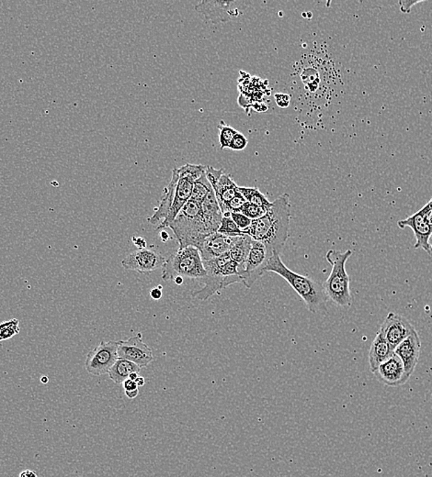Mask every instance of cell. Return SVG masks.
<instances>
[{
	"label": "cell",
	"instance_id": "26",
	"mask_svg": "<svg viewBox=\"0 0 432 477\" xmlns=\"http://www.w3.org/2000/svg\"><path fill=\"white\" fill-rule=\"evenodd\" d=\"M218 234L224 235L227 237H240L245 235L243 232L238 228L237 224L235 221L232 220L230 213H226L223 215V218H222L221 225L219 227Z\"/></svg>",
	"mask_w": 432,
	"mask_h": 477
},
{
	"label": "cell",
	"instance_id": "38",
	"mask_svg": "<svg viewBox=\"0 0 432 477\" xmlns=\"http://www.w3.org/2000/svg\"><path fill=\"white\" fill-rule=\"evenodd\" d=\"M138 394H139L138 389H135V390H132V391H125V394H126V397H128V399H135V397L138 396Z\"/></svg>",
	"mask_w": 432,
	"mask_h": 477
},
{
	"label": "cell",
	"instance_id": "15",
	"mask_svg": "<svg viewBox=\"0 0 432 477\" xmlns=\"http://www.w3.org/2000/svg\"><path fill=\"white\" fill-rule=\"evenodd\" d=\"M376 379L388 387H399L410 379L406 374L402 361L396 354L379 365L374 373Z\"/></svg>",
	"mask_w": 432,
	"mask_h": 477
},
{
	"label": "cell",
	"instance_id": "20",
	"mask_svg": "<svg viewBox=\"0 0 432 477\" xmlns=\"http://www.w3.org/2000/svg\"><path fill=\"white\" fill-rule=\"evenodd\" d=\"M394 354V348L385 339L382 332L378 331L369 351L368 359L372 373L374 374L379 365L393 356Z\"/></svg>",
	"mask_w": 432,
	"mask_h": 477
},
{
	"label": "cell",
	"instance_id": "34",
	"mask_svg": "<svg viewBox=\"0 0 432 477\" xmlns=\"http://www.w3.org/2000/svg\"><path fill=\"white\" fill-rule=\"evenodd\" d=\"M419 1H399L400 10L403 13H410L412 6L419 4Z\"/></svg>",
	"mask_w": 432,
	"mask_h": 477
},
{
	"label": "cell",
	"instance_id": "31",
	"mask_svg": "<svg viewBox=\"0 0 432 477\" xmlns=\"http://www.w3.org/2000/svg\"><path fill=\"white\" fill-rule=\"evenodd\" d=\"M230 216H231L232 220L235 221L238 228L242 232L246 231L247 229H249V227L251 226L253 220H250L249 218H247V216L242 214L241 212L230 213Z\"/></svg>",
	"mask_w": 432,
	"mask_h": 477
},
{
	"label": "cell",
	"instance_id": "29",
	"mask_svg": "<svg viewBox=\"0 0 432 477\" xmlns=\"http://www.w3.org/2000/svg\"><path fill=\"white\" fill-rule=\"evenodd\" d=\"M240 212L247 216V218H249L250 220H255L263 217L265 214L266 210L247 201L245 205L241 209Z\"/></svg>",
	"mask_w": 432,
	"mask_h": 477
},
{
	"label": "cell",
	"instance_id": "37",
	"mask_svg": "<svg viewBox=\"0 0 432 477\" xmlns=\"http://www.w3.org/2000/svg\"><path fill=\"white\" fill-rule=\"evenodd\" d=\"M150 297L155 300H159L162 297V286H158V288L152 289L150 291Z\"/></svg>",
	"mask_w": 432,
	"mask_h": 477
},
{
	"label": "cell",
	"instance_id": "45",
	"mask_svg": "<svg viewBox=\"0 0 432 477\" xmlns=\"http://www.w3.org/2000/svg\"><path fill=\"white\" fill-rule=\"evenodd\" d=\"M41 381H42V383H44V384H47V382H48L47 377V376L42 377Z\"/></svg>",
	"mask_w": 432,
	"mask_h": 477
},
{
	"label": "cell",
	"instance_id": "12",
	"mask_svg": "<svg viewBox=\"0 0 432 477\" xmlns=\"http://www.w3.org/2000/svg\"><path fill=\"white\" fill-rule=\"evenodd\" d=\"M141 332L126 340L118 342V357L135 363L139 367H146L154 361L153 352L147 343L143 342Z\"/></svg>",
	"mask_w": 432,
	"mask_h": 477
},
{
	"label": "cell",
	"instance_id": "10",
	"mask_svg": "<svg viewBox=\"0 0 432 477\" xmlns=\"http://www.w3.org/2000/svg\"><path fill=\"white\" fill-rule=\"evenodd\" d=\"M269 258L271 257L265 245L260 241L252 240L251 250L244 265L243 272L240 275L243 285L246 288H251L253 285L265 274Z\"/></svg>",
	"mask_w": 432,
	"mask_h": 477
},
{
	"label": "cell",
	"instance_id": "32",
	"mask_svg": "<svg viewBox=\"0 0 432 477\" xmlns=\"http://www.w3.org/2000/svg\"><path fill=\"white\" fill-rule=\"evenodd\" d=\"M247 144H249V141H247L246 136L241 132H238L234 139H233L231 144H230L229 149L232 150H242L246 149Z\"/></svg>",
	"mask_w": 432,
	"mask_h": 477
},
{
	"label": "cell",
	"instance_id": "19",
	"mask_svg": "<svg viewBox=\"0 0 432 477\" xmlns=\"http://www.w3.org/2000/svg\"><path fill=\"white\" fill-rule=\"evenodd\" d=\"M201 209L207 231L210 234L217 232L221 225L222 218H223V212L216 200L214 190H212L206 200L201 202Z\"/></svg>",
	"mask_w": 432,
	"mask_h": 477
},
{
	"label": "cell",
	"instance_id": "7",
	"mask_svg": "<svg viewBox=\"0 0 432 477\" xmlns=\"http://www.w3.org/2000/svg\"><path fill=\"white\" fill-rule=\"evenodd\" d=\"M178 169L180 178H178L177 187H176L174 200H173L169 215H167L166 220L158 227V229L169 228L170 223L175 220L178 212L192 198L193 184L197 179L206 174V166H201V164H187Z\"/></svg>",
	"mask_w": 432,
	"mask_h": 477
},
{
	"label": "cell",
	"instance_id": "4",
	"mask_svg": "<svg viewBox=\"0 0 432 477\" xmlns=\"http://www.w3.org/2000/svg\"><path fill=\"white\" fill-rule=\"evenodd\" d=\"M201 203L190 200L170 223L169 228L177 238L180 248L192 246L199 250L210 234L201 216Z\"/></svg>",
	"mask_w": 432,
	"mask_h": 477
},
{
	"label": "cell",
	"instance_id": "3",
	"mask_svg": "<svg viewBox=\"0 0 432 477\" xmlns=\"http://www.w3.org/2000/svg\"><path fill=\"white\" fill-rule=\"evenodd\" d=\"M203 263L206 275L200 280L204 286L192 292V296L196 300L206 301L227 286L242 283L238 272L240 265L230 258L229 252L215 259L203 261Z\"/></svg>",
	"mask_w": 432,
	"mask_h": 477
},
{
	"label": "cell",
	"instance_id": "27",
	"mask_svg": "<svg viewBox=\"0 0 432 477\" xmlns=\"http://www.w3.org/2000/svg\"><path fill=\"white\" fill-rule=\"evenodd\" d=\"M219 130V143H220L221 148H229L230 144L235 135L238 132L234 128L227 125L226 122L221 121L217 125Z\"/></svg>",
	"mask_w": 432,
	"mask_h": 477
},
{
	"label": "cell",
	"instance_id": "18",
	"mask_svg": "<svg viewBox=\"0 0 432 477\" xmlns=\"http://www.w3.org/2000/svg\"><path fill=\"white\" fill-rule=\"evenodd\" d=\"M180 174H178V169L174 168L172 170V177L170 179L169 184L166 189H164L163 195H162L160 202L158 208L156 209L154 214L149 218V221L152 225L159 226L167 217L170 208H172L173 200H174L175 189L177 187Z\"/></svg>",
	"mask_w": 432,
	"mask_h": 477
},
{
	"label": "cell",
	"instance_id": "16",
	"mask_svg": "<svg viewBox=\"0 0 432 477\" xmlns=\"http://www.w3.org/2000/svg\"><path fill=\"white\" fill-rule=\"evenodd\" d=\"M420 350H422V340L417 331L412 332L411 335H409L394 349V354L402 361L406 373L409 377L413 374L419 363Z\"/></svg>",
	"mask_w": 432,
	"mask_h": 477
},
{
	"label": "cell",
	"instance_id": "17",
	"mask_svg": "<svg viewBox=\"0 0 432 477\" xmlns=\"http://www.w3.org/2000/svg\"><path fill=\"white\" fill-rule=\"evenodd\" d=\"M234 238L224 236L218 232L209 234L204 238L201 248L199 249L201 259L208 261L226 254L232 245Z\"/></svg>",
	"mask_w": 432,
	"mask_h": 477
},
{
	"label": "cell",
	"instance_id": "22",
	"mask_svg": "<svg viewBox=\"0 0 432 477\" xmlns=\"http://www.w3.org/2000/svg\"><path fill=\"white\" fill-rule=\"evenodd\" d=\"M251 244L252 238L247 235H243V236L235 237L232 245L230 247L229 257L240 265V268H238L240 275L243 272L244 265H245L250 250H251Z\"/></svg>",
	"mask_w": 432,
	"mask_h": 477
},
{
	"label": "cell",
	"instance_id": "41",
	"mask_svg": "<svg viewBox=\"0 0 432 477\" xmlns=\"http://www.w3.org/2000/svg\"><path fill=\"white\" fill-rule=\"evenodd\" d=\"M176 285L181 286L183 284V278L181 277H176L174 280Z\"/></svg>",
	"mask_w": 432,
	"mask_h": 477
},
{
	"label": "cell",
	"instance_id": "40",
	"mask_svg": "<svg viewBox=\"0 0 432 477\" xmlns=\"http://www.w3.org/2000/svg\"><path fill=\"white\" fill-rule=\"evenodd\" d=\"M135 382L136 383V385H138V387L140 388L143 387L144 383H146V380H144L143 376H138V379H136Z\"/></svg>",
	"mask_w": 432,
	"mask_h": 477
},
{
	"label": "cell",
	"instance_id": "11",
	"mask_svg": "<svg viewBox=\"0 0 432 477\" xmlns=\"http://www.w3.org/2000/svg\"><path fill=\"white\" fill-rule=\"evenodd\" d=\"M432 210V198L419 211L415 213L406 220H399L397 226L400 229H405L406 227L410 228L414 232L416 238V243L414 248H422L431 257V250L429 244V238L432 234V225L428 223L426 216Z\"/></svg>",
	"mask_w": 432,
	"mask_h": 477
},
{
	"label": "cell",
	"instance_id": "13",
	"mask_svg": "<svg viewBox=\"0 0 432 477\" xmlns=\"http://www.w3.org/2000/svg\"><path fill=\"white\" fill-rule=\"evenodd\" d=\"M166 261V258L158 252L142 249L127 255L122 261V266L131 271L147 274V272H154L156 270L163 268Z\"/></svg>",
	"mask_w": 432,
	"mask_h": 477
},
{
	"label": "cell",
	"instance_id": "1",
	"mask_svg": "<svg viewBox=\"0 0 432 477\" xmlns=\"http://www.w3.org/2000/svg\"><path fill=\"white\" fill-rule=\"evenodd\" d=\"M291 203L288 194L281 195L263 217L252 221L243 234L265 245L269 257L280 254L289 238Z\"/></svg>",
	"mask_w": 432,
	"mask_h": 477
},
{
	"label": "cell",
	"instance_id": "35",
	"mask_svg": "<svg viewBox=\"0 0 432 477\" xmlns=\"http://www.w3.org/2000/svg\"><path fill=\"white\" fill-rule=\"evenodd\" d=\"M132 241L138 250L147 249V241L144 238L133 236Z\"/></svg>",
	"mask_w": 432,
	"mask_h": 477
},
{
	"label": "cell",
	"instance_id": "39",
	"mask_svg": "<svg viewBox=\"0 0 432 477\" xmlns=\"http://www.w3.org/2000/svg\"><path fill=\"white\" fill-rule=\"evenodd\" d=\"M19 477H38L36 474L31 470H25L24 472L19 474Z\"/></svg>",
	"mask_w": 432,
	"mask_h": 477
},
{
	"label": "cell",
	"instance_id": "25",
	"mask_svg": "<svg viewBox=\"0 0 432 477\" xmlns=\"http://www.w3.org/2000/svg\"><path fill=\"white\" fill-rule=\"evenodd\" d=\"M212 190L214 189H213L211 184H210L208 179H207L206 175L204 174L194 182L190 200L201 203L206 200V198L210 194Z\"/></svg>",
	"mask_w": 432,
	"mask_h": 477
},
{
	"label": "cell",
	"instance_id": "44",
	"mask_svg": "<svg viewBox=\"0 0 432 477\" xmlns=\"http://www.w3.org/2000/svg\"><path fill=\"white\" fill-rule=\"evenodd\" d=\"M161 237L163 238V241H166L167 238H169V234L167 232H162Z\"/></svg>",
	"mask_w": 432,
	"mask_h": 477
},
{
	"label": "cell",
	"instance_id": "24",
	"mask_svg": "<svg viewBox=\"0 0 432 477\" xmlns=\"http://www.w3.org/2000/svg\"><path fill=\"white\" fill-rule=\"evenodd\" d=\"M238 191L246 198L247 202L260 207V208L265 209L266 211L272 205V203L269 202L265 195H263L257 187H238Z\"/></svg>",
	"mask_w": 432,
	"mask_h": 477
},
{
	"label": "cell",
	"instance_id": "33",
	"mask_svg": "<svg viewBox=\"0 0 432 477\" xmlns=\"http://www.w3.org/2000/svg\"><path fill=\"white\" fill-rule=\"evenodd\" d=\"M224 174V170L215 169L214 168V167L212 166H206V177L207 179H208V181L210 182V184H211L212 187H214L216 183H217L219 179H220L222 175H223Z\"/></svg>",
	"mask_w": 432,
	"mask_h": 477
},
{
	"label": "cell",
	"instance_id": "28",
	"mask_svg": "<svg viewBox=\"0 0 432 477\" xmlns=\"http://www.w3.org/2000/svg\"><path fill=\"white\" fill-rule=\"evenodd\" d=\"M21 331L19 322L17 319H13L0 323V342L11 339Z\"/></svg>",
	"mask_w": 432,
	"mask_h": 477
},
{
	"label": "cell",
	"instance_id": "42",
	"mask_svg": "<svg viewBox=\"0 0 432 477\" xmlns=\"http://www.w3.org/2000/svg\"><path fill=\"white\" fill-rule=\"evenodd\" d=\"M426 220H427L428 223L430 224V225H432V210L431 212H429L427 216H426Z\"/></svg>",
	"mask_w": 432,
	"mask_h": 477
},
{
	"label": "cell",
	"instance_id": "6",
	"mask_svg": "<svg viewBox=\"0 0 432 477\" xmlns=\"http://www.w3.org/2000/svg\"><path fill=\"white\" fill-rule=\"evenodd\" d=\"M206 275L200 251L196 247L189 246L178 248L177 252L167 258L163 266L162 279L170 281L181 277L200 280Z\"/></svg>",
	"mask_w": 432,
	"mask_h": 477
},
{
	"label": "cell",
	"instance_id": "43",
	"mask_svg": "<svg viewBox=\"0 0 432 477\" xmlns=\"http://www.w3.org/2000/svg\"><path fill=\"white\" fill-rule=\"evenodd\" d=\"M138 374H139V373H133V374H130V376H129V379H131V380H133V381H135V380L138 379V377L139 376H138Z\"/></svg>",
	"mask_w": 432,
	"mask_h": 477
},
{
	"label": "cell",
	"instance_id": "2",
	"mask_svg": "<svg viewBox=\"0 0 432 477\" xmlns=\"http://www.w3.org/2000/svg\"><path fill=\"white\" fill-rule=\"evenodd\" d=\"M265 272H275L288 282L302 300L308 311L314 314L328 313L326 297L323 285L305 275L297 274L290 270L281 260L280 254H274L269 258Z\"/></svg>",
	"mask_w": 432,
	"mask_h": 477
},
{
	"label": "cell",
	"instance_id": "21",
	"mask_svg": "<svg viewBox=\"0 0 432 477\" xmlns=\"http://www.w3.org/2000/svg\"><path fill=\"white\" fill-rule=\"evenodd\" d=\"M221 210L240 193L238 186L230 175H223L213 187Z\"/></svg>",
	"mask_w": 432,
	"mask_h": 477
},
{
	"label": "cell",
	"instance_id": "46",
	"mask_svg": "<svg viewBox=\"0 0 432 477\" xmlns=\"http://www.w3.org/2000/svg\"><path fill=\"white\" fill-rule=\"evenodd\" d=\"M429 244H430L431 250V258H432V234L431 235L430 238H429Z\"/></svg>",
	"mask_w": 432,
	"mask_h": 477
},
{
	"label": "cell",
	"instance_id": "30",
	"mask_svg": "<svg viewBox=\"0 0 432 477\" xmlns=\"http://www.w3.org/2000/svg\"><path fill=\"white\" fill-rule=\"evenodd\" d=\"M246 202V198L240 192L230 202L224 207L222 212H223V215L226 214V213L240 212L241 209L245 205Z\"/></svg>",
	"mask_w": 432,
	"mask_h": 477
},
{
	"label": "cell",
	"instance_id": "8",
	"mask_svg": "<svg viewBox=\"0 0 432 477\" xmlns=\"http://www.w3.org/2000/svg\"><path fill=\"white\" fill-rule=\"evenodd\" d=\"M251 5V2L245 0H231V1H219V0H203L196 5L194 8L201 13L207 21L213 24H226L240 18Z\"/></svg>",
	"mask_w": 432,
	"mask_h": 477
},
{
	"label": "cell",
	"instance_id": "9",
	"mask_svg": "<svg viewBox=\"0 0 432 477\" xmlns=\"http://www.w3.org/2000/svg\"><path fill=\"white\" fill-rule=\"evenodd\" d=\"M118 358V342L102 340L88 354L85 368L92 376H101L109 373Z\"/></svg>",
	"mask_w": 432,
	"mask_h": 477
},
{
	"label": "cell",
	"instance_id": "23",
	"mask_svg": "<svg viewBox=\"0 0 432 477\" xmlns=\"http://www.w3.org/2000/svg\"><path fill=\"white\" fill-rule=\"evenodd\" d=\"M140 369L141 367L135 363L123 359V358H118L108 374L110 379L116 384H123L125 380L129 379L131 374L139 373Z\"/></svg>",
	"mask_w": 432,
	"mask_h": 477
},
{
	"label": "cell",
	"instance_id": "5",
	"mask_svg": "<svg viewBox=\"0 0 432 477\" xmlns=\"http://www.w3.org/2000/svg\"><path fill=\"white\" fill-rule=\"evenodd\" d=\"M351 250L341 252L331 250L326 252V259L332 266L331 275L323 284L326 296L332 302L341 308H351L352 297L351 293V279L346 271V263L351 257Z\"/></svg>",
	"mask_w": 432,
	"mask_h": 477
},
{
	"label": "cell",
	"instance_id": "14",
	"mask_svg": "<svg viewBox=\"0 0 432 477\" xmlns=\"http://www.w3.org/2000/svg\"><path fill=\"white\" fill-rule=\"evenodd\" d=\"M379 331L394 350L397 346L411 335L412 332L416 331V329L405 317L390 312L383 320Z\"/></svg>",
	"mask_w": 432,
	"mask_h": 477
},
{
	"label": "cell",
	"instance_id": "36",
	"mask_svg": "<svg viewBox=\"0 0 432 477\" xmlns=\"http://www.w3.org/2000/svg\"><path fill=\"white\" fill-rule=\"evenodd\" d=\"M124 391H132V390H135V389H138V385H136V383L135 381H133V380L131 379H126L125 381L123 383Z\"/></svg>",
	"mask_w": 432,
	"mask_h": 477
}]
</instances>
